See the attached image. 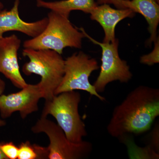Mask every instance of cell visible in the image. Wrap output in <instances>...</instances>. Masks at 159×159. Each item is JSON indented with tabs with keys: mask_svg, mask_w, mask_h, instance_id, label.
<instances>
[{
	"mask_svg": "<svg viewBox=\"0 0 159 159\" xmlns=\"http://www.w3.org/2000/svg\"><path fill=\"white\" fill-rule=\"evenodd\" d=\"M159 116V89L139 86L114 109L107 129L117 139L138 135L149 130Z\"/></svg>",
	"mask_w": 159,
	"mask_h": 159,
	"instance_id": "obj_1",
	"label": "cell"
},
{
	"mask_svg": "<svg viewBox=\"0 0 159 159\" xmlns=\"http://www.w3.org/2000/svg\"><path fill=\"white\" fill-rule=\"evenodd\" d=\"M22 54L29 60L23 66V73L27 76L35 74L40 76L37 84L43 98L46 101L51 100L64 74L65 60L61 54L53 50L28 48L23 50Z\"/></svg>",
	"mask_w": 159,
	"mask_h": 159,
	"instance_id": "obj_2",
	"label": "cell"
},
{
	"mask_svg": "<svg viewBox=\"0 0 159 159\" xmlns=\"http://www.w3.org/2000/svg\"><path fill=\"white\" fill-rule=\"evenodd\" d=\"M48 25L41 33L32 39L25 41V48L51 50L62 54L67 47L81 48L84 34L74 27L69 18L51 11L48 14Z\"/></svg>",
	"mask_w": 159,
	"mask_h": 159,
	"instance_id": "obj_3",
	"label": "cell"
},
{
	"mask_svg": "<svg viewBox=\"0 0 159 159\" xmlns=\"http://www.w3.org/2000/svg\"><path fill=\"white\" fill-rule=\"evenodd\" d=\"M81 95L75 91L63 92L53 99L46 101L42 116L54 117L57 124L62 129L67 138L74 143L83 141L87 136L85 125L79 113Z\"/></svg>",
	"mask_w": 159,
	"mask_h": 159,
	"instance_id": "obj_4",
	"label": "cell"
},
{
	"mask_svg": "<svg viewBox=\"0 0 159 159\" xmlns=\"http://www.w3.org/2000/svg\"><path fill=\"white\" fill-rule=\"evenodd\" d=\"M31 130L33 133H43L48 137L50 143L47 147L48 159H85L93 150V145L90 142H71L59 125L47 117L41 116L31 127Z\"/></svg>",
	"mask_w": 159,
	"mask_h": 159,
	"instance_id": "obj_5",
	"label": "cell"
},
{
	"mask_svg": "<svg viewBox=\"0 0 159 159\" xmlns=\"http://www.w3.org/2000/svg\"><path fill=\"white\" fill-rule=\"evenodd\" d=\"M99 68L97 60L82 51L68 57L65 60L64 74L55 96L63 92L82 90L105 101V98L97 93L89 80L91 74Z\"/></svg>",
	"mask_w": 159,
	"mask_h": 159,
	"instance_id": "obj_6",
	"label": "cell"
},
{
	"mask_svg": "<svg viewBox=\"0 0 159 159\" xmlns=\"http://www.w3.org/2000/svg\"><path fill=\"white\" fill-rule=\"evenodd\" d=\"M78 29L83 32L85 37L102 48L100 73L93 84L98 93L104 92L106 87L110 82L118 80L126 83L132 79L133 75L129 66L119 56V40L116 39L114 42L111 43L99 42L87 34L82 28Z\"/></svg>",
	"mask_w": 159,
	"mask_h": 159,
	"instance_id": "obj_7",
	"label": "cell"
},
{
	"mask_svg": "<svg viewBox=\"0 0 159 159\" xmlns=\"http://www.w3.org/2000/svg\"><path fill=\"white\" fill-rule=\"evenodd\" d=\"M17 93L9 95L2 94L0 97V115L2 119L11 116L19 112L22 119L37 111L38 102L43 95L38 84H27Z\"/></svg>",
	"mask_w": 159,
	"mask_h": 159,
	"instance_id": "obj_8",
	"label": "cell"
},
{
	"mask_svg": "<svg viewBox=\"0 0 159 159\" xmlns=\"http://www.w3.org/2000/svg\"><path fill=\"white\" fill-rule=\"evenodd\" d=\"M20 45V39L16 34L0 39V73L16 87L22 89L28 84L21 74L18 61Z\"/></svg>",
	"mask_w": 159,
	"mask_h": 159,
	"instance_id": "obj_9",
	"label": "cell"
},
{
	"mask_svg": "<svg viewBox=\"0 0 159 159\" xmlns=\"http://www.w3.org/2000/svg\"><path fill=\"white\" fill-rule=\"evenodd\" d=\"M20 0H15L11 10H3L0 12V39L4 33L9 31H17L30 36L35 37L45 29L48 19L44 18L34 22H27L20 17L19 6Z\"/></svg>",
	"mask_w": 159,
	"mask_h": 159,
	"instance_id": "obj_10",
	"label": "cell"
},
{
	"mask_svg": "<svg viewBox=\"0 0 159 159\" xmlns=\"http://www.w3.org/2000/svg\"><path fill=\"white\" fill-rule=\"evenodd\" d=\"M91 19L97 21L104 30L105 36L103 42L113 43L115 37V29L118 23L125 18H132L135 13L129 9H114L109 4L97 6L92 11Z\"/></svg>",
	"mask_w": 159,
	"mask_h": 159,
	"instance_id": "obj_11",
	"label": "cell"
},
{
	"mask_svg": "<svg viewBox=\"0 0 159 159\" xmlns=\"http://www.w3.org/2000/svg\"><path fill=\"white\" fill-rule=\"evenodd\" d=\"M123 5L125 9H129L135 13L143 16L148 24L150 38L147 44L151 46L157 37V29L159 23V6L156 0H124Z\"/></svg>",
	"mask_w": 159,
	"mask_h": 159,
	"instance_id": "obj_12",
	"label": "cell"
},
{
	"mask_svg": "<svg viewBox=\"0 0 159 159\" xmlns=\"http://www.w3.org/2000/svg\"><path fill=\"white\" fill-rule=\"evenodd\" d=\"M36 1L38 7L50 9L67 18L71 11L80 10L90 13L98 5L94 0H62L53 2Z\"/></svg>",
	"mask_w": 159,
	"mask_h": 159,
	"instance_id": "obj_13",
	"label": "cell"
},
{
	"mask_svg": "<svg viewBox=\"0 0 159 159\" xmlns=\"http://www.w3.org/2000/svg\"><path fill=\"white\" fill-rule=\"evenodd\" d=\"M18 147V159H48L47 147L32 145L29 141L21 143Z\"/></svg>",
	"mask_w": 159,
	"mask_h": 159,
	"instance_id": "obj_14",
	"label": "cell"
},
{
	"mask_svg": "<svg viewBox=\"0 0 159 159\" xmlns=\"http://www.w3.org/2000/svg\"><path fill=\"white\" fill-rule=\"evenodd\" d=\"M159 40L158 37L154 42V48L150 54L143 55L140 58V62L149 66L159 62Z\"/></svg>",
	"mask_w": 159,
	"mask_h": 159,
	"instance_id": "obj_15",
	"label": "cell"
},
{
	"mask_svg": "<svg viewBox=\"0 0 159 159\" xmlns=\"http://www.w3.org/2000/svg\"><path fill=\"white\" fill-rule=\"evenodd\" d=\"M0 149L8 159H16L18 156L19 147L12 142L0 144Z\"/></svg>",
	"mask_w": 159,
	"mask_h": 159,
	"instance_id": "obj_16",
	"label": "cell"
},
{
	"mask_svg": "<svg viewBox=\"0 0 159 159\" xmlns=\"http://www.w3.org/2000/svg\"><path fill=\"white\" fill-rule=\"evenodd\" d=\"M159 122H157L151 132L150 142L148 146L155 152L157 153H159Z\"/></svg>",
	"mask_w": 159,
	"mask_h": 159,
	"instance_id": "obj_17",
	"label": "cell"
},
{
	"mask_svg": "<svg viewBox=\"0 0 159 159\" xmlns=\"http://www.w3.org/2000/svg\"><path fill=\"white\" fill-rule=\"evenodd\" d=\"M124 0H97L98 5L112 4L117 9H125L123 5Z\"/></svg>",
	"mask_w": 159,
	"mask_h": 159,
	"instance_id": "obj_18",
	"label": "cell"
},
{
	"mask_svg": "<svg viewBox=\"0 0 159 159\" xmlns=\"http://www.w3.org/2000/svg\"><path fill=\"white\" fill-rule=\"evenodd\" d=\"M6 89V83L5 81L0 77V97L3 94Z\"/></svg>",
	"mask_w": 159,
	"mask_h": 159,
	"instance_id": "obj_19",
	"label": "cell"
},
{
	"mask_svg": "<svg viewBox=\"0 0 159 159\" xmlns=\"http://www.w3.org/2000/svg\"><path fill=\"white\" fill-rule=\"evenodd\" d=\"M6 124V122L2 119H0V127H2V126H5Z\"/></svg>",
	"mask_w": 159,
	"mask_h": 159,
	"instance_id": "obj_20",
	"label": "cell"
},
{
	"mask_svg": "<svg viewBox=\"0 0 159 159\" xmlns=\"http://www.w3.org/2000/svg\"><path fill=\"white\" fill-rule=\"evenodd\" d=\"M0 144H1V142H0ZM0 159H8L7 158V157L4 155V154L2 153V151H1V149H0Z\"/></svg>",
	"mask_w": 159,
	"mask_h": 159,
	"instance_id": "obj_21",
	"label": "cell"
},
{
	"mask_svg": "<svg viewBox=\"0 0 159 159\" xmlns=\"http://www.w3.org/2000/svg\"><path fill=\"white\" fill-rule=\"evenodd\" d=\"M3 9H4V5H3L2 3L0 2V12L2 11Z\"/></svg>",
	"mask_w": 159,
	"mask_h": 159,
	"instance_id": "obj_22",
	"label": "cell"
},
{
	"mask_svg": "<svg viewBox=\"0 0 159 159\" xmlns=\"http://www.w3.org/2000/svg\"><path fill=\"white\" fill-rule=\"evenodd\" d=\"M156 1H157V3H159V0H156Z\"/></svg>",
	"mask_w": 159,
	"mask_h": 159,
	"instance_id": "obj_23",
	"label": "cell"
}]
</instances>
